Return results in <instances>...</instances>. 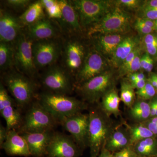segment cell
<instances>
[{
	"label": "cell",
	"instance_id": "cell-1",
	"mask_svg": "<svg viewBox=\"0 0 157 157\" xmlns=\"http://www.w3.org/2000/svg\"><path fill=\"white\" fill-rule=\"evenodd\" d=\"M90 107L89 111L88 147L90 157H98L115 126L110 116L100 104Z\"/></svg>",
	"mask_w": 157,
	"mask_h": 157
},
{
	"label": "cell",
	"instance_id": "cell-2",
	"mask_svg": "<svg viewBox=\"0 0 157 157\" xmlns=\"http://www.w3.org/2000/svg\"><path fill=\"white\" fill-rule=\"evenodd\" d=\"M2 82L20 109L33 103L36 89L33 78L13 69L4 73Z\"/></svg>",
	"mask_w": 157,
	"mask_h": 157
},
{
	"label": "cell",
	"instance_id": "cell-3",
	"mask_svg": "<svg viewBox=\"0 0 157 157\" xmlns=\"http://www.w3.org/2000/svg\"><path fill=\"white\" fill-rule=\"evenodd\" d=\"M38 101L59 121L81 113L88 108V104L74 97L45 92L39 95Z\"/></svg>",
	"mask_w": 157,
	"mask_h": 157
},
{
	"label": "cell",
	"instance_id": "cell-4",
	"mask_svg": "<svg viewBox=\"0 0 157 157\" xmlns=\"http://www.w3.org/2000/svg\"><path fill=\"white\" fill-rule=\"evenodd\" d=\"M118 78L117 72L111 68L76 86L75 89L81 96L83 101L87 104H99L106 93L116 87Z\"/></svg>",
	"mask_w": 157,
	"mask_h": 157
},
{
	"label": "cell",
	"instance_id": "cell-5",
	"mask_svg": "<svg viewBox=\"0 0 157 157\" xmlns=\"http://www.w3.org/2000/svg\"><path fill=\"white\" fill-rule=\"evenodd\" d=\"M132 20V14L114 6L102 19L87 29V35L90 37L96 34H125L130 30Z\"/></svg>",
	"mask_w": 157,
	"mask_h": 157
},
{
	"label": "cell",
	"instance_id": "cell-6",
	"mask_svg": "<svg viewBox=\"0 0 157 157\" xmlns=\"http://www.w3.org/2000/svg\"><path fill=\"white\" fill-rule=\"evenodd\" d=\"M59 122L37 101L33 102L26 113L19 133L52 132Z\"/></svg>",
	"mask_w": 157,
	"mask_h": 157
},
{
	"label": "cell",
	"instance_id": "cell-7",
	"mask_svg": "<svg viewBox=\"0 0 157 157\" xmlns=\"http://www.w3.org/2000/svg\"><path fill=\"white\" fill-rule=\"evenodd\" d=\"M83 31H86L109 13L114 7L113 1L107 0H73Z\"/></svg>",
	"mask_w": 157,
	"mask_h": 157
},
{
	"label": "cell",
	"instance_id": "cell-8",
	"mask_svg": "<svg viewBox=\"0 0 157 157\" xmlns=\"http://www.w3.org/2000/svg\"><path fill=\"white\" fill-rule=\"evenodd\" d=\"M46 68L41 83L47 92L68 95L75 89L73 76L62 65L56 63Z\"/></svg>",
	"mask_w": 157,
	"mask_h": 157
},
{
	"label": "cell",
	"instance_id": "cell-9",
	"mask_svg": "<svg viewBox=\"0 0 157 157\" xmlns=\"http://www.w3.org/2000/svg\"><path fill=\"white\" fill-rule=\"evenodd\" d=\"M79 36H67L63 39L62 66L75 77L81 68L89 48Z\"/></svg>",
	"mask_w": 157,
	"mask_h": 157
},
{
	"label": "cell",
	"instance_id": "cell-10",
	"mask_svg": "<svg viewBox=\"0 0 157 157\" xmlns=\"http://www.w3.org/2000/svg\"><path fill=\"white\" fill-rule=\"evenodd\" d=\"M33 42L24 28L14 43V68L33 79L38 71L35 66L33 55Z\"/></svg>",
	"mask_w": 157,
	"mask_h": 157
},
{
	"label": "cell",
	"instance_id": "cell-11",
	"mask_svg": "<svg viewBox=\"0 0 157 157\" xmlns=\"http://www.w3.org/2000/svg\"><path fill=\"white\" fill-rule=\"evenodd\" d=\"M63 38L34 41L33 55L35 66L38 70L56 63L61 56Z\"/></svg>",
	"mask_w": 157,
	"mask_h": 157
},
{
	"label": "cell",
	"instance_id": "cell-12",
	"mask_svg": "<svg viewBox=\"0 0 157 157\" xmlns=\"http://www.w3.org/2000/svg\"><path fill=\"white\" fill-rule=\"evenodd\" d=\"M109 62L92 46L81 68L74 77L75 87L111 69Z\"/></svg>",
	"mask_w": 157,
	"mask_h": 157
},
{
	"label": "cell",
	"instance_id": "cell-13",
	"mask_svg": "<svg viewBox=\"0 0 157 157\" xmlns=\"http://www.w3.org/2000/svg\"><path fill=\"white\" fill-rule=\"evenodd\" d=\"M59 123L70 133L77 145L83 151L88 147L89 114L79 113L62 118Z\"/></svg>",
	"mask_w": 157,
	"mask_h": 157
},
{
	"label": "cell",
	"instance_id": "cell-14",
	"mask_svg": "<svg viewBox=\"0 0 157 157\" xmlns=\"http://www.w3.org/2000/svg\"><path fill=\"white\" fill-rule=\"evenodd\" d=\"M82 151L71 136L53 132L46 149L47 157H79Z\"/></svg>",
	"mask_w": 157,
	"mask_h": 157
},
{
	"label": "cell",
	"instance_id": "cell-15",
	"mask_svg": "<svg viewBox=\"0 0 157 157\" xmlns=\"http://www.w3.org/2000/svg\"><path fill=\"white\" fill-rule=\"evenodd\" d=\"M25 29L33 41L63 38L64 36L58 21L48 18L47 16Z\"/></svg>",
	"mask_w": 157,
	"mask_h": 157
},
{
	"label": "cell",
	"instance_id": "cell-16",
	"mask_svg": "<svg viewBox=\"0 0 157 157\" xmlns=\"http://www.w3.org/2000/svg\"><path fill=\"white\" fill-rule=\"evenodd\" d=\"M61 9L62 15L57 21L64 35L67 36H80L83 33L77 11L71 1L57 0Z\"/></svg>",
	"mask_w": 157,
	"mask_h": 157
},
{
	"label": "cell",
	"instance_id": "cell-17",
	"mask_svg": "<svg viewBox=\"0 0 157 157\" xmlns=\"http://www.w3.org/2000/svg\"><path fill=\"white\" fill-rule=\"evenodd\" d=\"M24 28L19 17L9 11L1 9L0 42L15 43Z\"/></svg>",
	"mask_w": 157,
	"mask_h": 157
},
{
	"label": "cell",
	"instance_id": "cell-18",
	"mask_svg": "<svg viewBox=\"0 0 157 157\" xmlns=\"http://www.w3.org/2000/svg\"><path fill=\"white\" fill-rule=\"evenodd\" d=\"M126 37L124 34L108 33L96 34L90 38L92 46L109 63L117 48Z\"/></svg>",
	"mask_w": 157,
	"mask_h": 157
},
{
	"label": "cell",
	"instance_id": "cell-19",
	"mask_svg": "<svg viewBox=\"0 0 157 157\" xmlns=\"http://www.w3.org/2000/svg\"><path fill=\"white\" fill-rule=\"evenodd\" d=\"M52 132L42 133H22L21 135L25 138L30 152L33 157H44Z\"/></svg>",
	"mask_w": 157,
	"mask_h": 157
},
{
	"label": "cell",
	"instance_id": "cell-20",
	"mask_svg": "<svg viewBox=\"0 0 157 157\" xmlns=\"http://www.w3.org/2000/svg\"><path fill=\"white\" fill-rule=\"evenodd\" d=\"M0 146L9 155L26 157L31 156L26 141L14 129L9 131L7 139Z\"/></svg>",
	"mask_w": 157,
	"mask_h": 157
},
{
	"label": "cell",
	"instance_id": "cell-21",
	"mask_svg": "<svg viewBox=\"0 0 157 157\" xmlns=\"http://www.w3.org/2000/svg\"><path fill=\"white\" fill-rule=\"evenodd\" d=\"M130 133L127 128L116 126L104 147L113 154L130 146Z\"/></svg>",
	"mask_w": 157,
	"mask_h": 157
},
{
	"label": "cell",
	"instance_id": "cell-22",
	"mask_svg": "<svg viewBox=\"0 0 157 157\" xmlns=\"http://www.w3.org/2000/svg\"><path fill=\"white\" fill-rule=\"evenodd\" d=\"M139 39L135 36H127L115 51L109 63L111 68L118 69L123 62L137 46L140 45Z\"/></svg>",
	"mask_w": 157,
	"mask_h": 157
},
{
	"label": "cell",
	"instance_id": "cell-23",
	"mask_svg": "<svg viewBox=\"0 0 157 157\" xmlns=\"http://www.w3.org/2000/svg\"><path fill=\"white\" fill-rule=\"evenodd\" d=\"M46 15L40 1L31 3L19 18L25 28L32 25L42 19Z\"/></svg>",
	"mask_w": 157,
	"mask_h": 157
},
{
	"label": "cell",
	"instance_id": "cell-24",
	"mask_svg": "<svg viewBox=\"0 0 157 157\" xmlns=\"http://www.w3.org/2000/svg\"><path fill=\"white\" fill-rule=\"evenodd\" d=\"M121 101L120 97L116 87L106 93L99 103L102 109L109 116L113 115L116 117L121 115L119 104Z\"/></svg>",
	"mask_w": 157,
	"mask_h": 157
},
{
	"label": "cell",
	"instance_id": "cell-25",
	"mask_svg": "<svg viewBox=\"0 0 157 157\" xmlns=\"http://www.w3.org/2000/svg\"><path fill=\"white\" fill-rule=\"evenodd\" d=\"M14 43L0 42V69L5 73L14 67Z\"/></svg>",
	"mask_w": 157,
	"mask_h": 157
},
{
	"label": "cell",
	"instance_id": "cell-26",
	"mask_svg": "<svg viewBox=\"0 0 157 157\" xmlns=\"http://www.w3.org/2000/svg\"><path fill=\"white\" fill-rule=\"evenodd\" d=\"M14 101L8 104L0 112L6 121V128L8 131L19 129L22 123L21 114L19 110L14 107Z\"/></svg>",
	"mask_w": 157,
	"mask_h": 157
},
{
	"label": "cell",
	"instance_id": "cell-27",
	"mask_svg": "<svg viewBox=\"0 0 157 157\" xmlns=\"http://www.w3.org/2000/svg\"><path fill=\"white\" fill-rule=\"evenodd\" d=\"M156 141L152 137L138 141L132 146L139 157H153L156 154Z\"/></svg>",
	"mask_w": 157,
	"mask_h": 157
},
{
	"label": "cell",
	"instance_id": "cell-28",
	"mask_svg": "<svg viewBox=\"0 0 157 157\" xmlns=\"http://www.w3.org/2000/svg\"><path fill=\"white\" fill-rule=\"evenodd\" d=\"M150 104L143 100L136 101L130 108V114L135 121L142 123L150 117Z\"/></svg>",
	"mask_w": 157,
	"mask_h": 157
},
{
	"label": "cell",
	"instance_id": "cell-29",
	"mask_svg": "<svg viewBox=\"0 0 157 157\" xmlns=\"http://www.w3.org/2000/svg\"><path fill=\"white\" fill-rule=\"evenodd\" d=\"M126 126L130 133V143L132 146L138 141L154 136L151 131L142 123L132 126L128 124Z\"/></svg>",
	"mask_w": 157,
	"mask_h": 157
},
{
	"label": "cell",
	"instance_id": "cell-30",
	"mask_svg": "<svg viewBox=\"0 0 157 157\" xmlns=\"http://www.w3.org/2000/svg\"><path fill=\"white\" fill-rule=\"evenodd\" d=\"M136 93L131 82L127 79L123 78L121 82V101L129 108H131L135 102Z\"/></svg>",
	"mask_w": 157,
	"mask_h": 157
},
{
	"label": "cell",
	"instance_id": "cell-31",
	"mask_svg": "<svg viewBox=\"0 0 157 157\" xmlns=\"http://www.w3.org/2000/svg\"><path fill=\"white\" fill-rule=\"evenodd\" d=\"M141 51L142 46L140 44L133 50L126 58L125 59L120 67L117 69V73L119 78L126 76L127 70L128 69L129 66L135 57L137 56L138 54L141 53Z\"/></svg>",
	"mask_w": 157,
	"mask_h": 157
},
{
	"label": "cell",
	"instance_id": "cell-32",
	"mask_svg": "<svg viewBox=\"0 0 157 157\" xmlns=\"http://www.w3.org/2000/svg\"><path fill=\"white\" fill-rule=\"evenodd\" d=\"M143 45L146 53L150 56H157V34L151 33L144 36Z\"/></svg>",
	"mask_w": 157,
	"mask_h": 157
},
{
	"label": "cell",
	"instance_id": "cell-33",
	"mask_svg": "<svg viewBox=\"0 0 157 157\" xmlns=\"http://www.w3.org/2000/svg\"><path fill=\"white\" fill-rule=\"evenodd\" d=\"M113 2L114 6L126 11L128 10L137 11L140 9L143 2V1L140 0H116Z\"/></svg>",
	"mask_w": 157,
	"mask_h": 157
},
{
	"label": "cell",
	"instance_id": "cell-34",
	"mask_svg": "<svg viewBox=\"0 0 157 157\" xmlns=\"http://www.w3.org/2000/svg\"><path fill=\"white\" fill-rule=\"evenodd\" d=\"M137 97L142 100H147L154 97L156 94L155 88L147 80L145 86L135 92Z\"/></svg>",
	"mask_w": 157,
	"mask_h": 157
},
{
	"label": "cell",
	"instance_id": "cell-35",
	"mask_svg": "<svg viewBox=\"0 0 157 157\" xmlns=\"http://www.w3.org/2000/svg\"><path fill=\"white\" fill-rule=\"evenodd\" d=\"M32 1L29 0H7L5 1L6 6L15 11H21L29 6Z\"/></svg>",
	"mask_w": 157,
	"mask_h": 157
},
{
	"label": "cell",
	"instance_id": "cell-36",
	"mask_svg": "<svg viewBox=\"0 0 157 157\" xmlns=\"http://www.w3.org/2000/svg\"><path fill=\"white\" fill-rule=\"evenodd\" d=\"M45 11L47 17L51 19L57 21L61 18L62 10L57 0L56 4L54 6L45 10Z\"/></svg>",
	"mask_w": 157,
	"mask_h": 157
},
{
	"label": "cell",
	"instance_id": "cell-37",
	"mask_svg": "<svg viewBox=\"0 0 157 157\" xmlns=\"http://www.w3.org/2000/svg\"><path fill=\"white\" fill-rule=\"evenodd\" d=\"M137 17L152 21L157 19V8L140 9L137 11Z\"/></svg>",
	"mask_w": 157,
	"mask_h": 157
},
{
	"label": "cell",
	"instance_id": "cell-38",
	"mask_svg": "<svg viewBox=\"0 0 157 157\" xmlns=\"http://www.w3.org/2000/svg\"><path fill=\"white\" fill-rule=\"evenodd\" d=\"M134 27L139 33L142 35L146 36L147 34L151 33L154 31V29L147 26L143 23L140 20L139 17L136 18L135 23H134Z\"/></svg>",
	"mask_w": 157,
	"mask_h": 157
},
{
	"label": "cell",
	"instance_id": "cell-39",
	"mask_svg": "<svg viewBox=\"0 0 157 157\" xmlns=\"http://www.w3.org/2000/svg\"><path fill=\"white\" fill-rule=\"evenodd\" d=\"M113 157H139L135 152L133 146L130 145L113 154Z\"/></svg>",
	"mask_w": 157,
	"mask_h": 157
},
{
	"label": "cell",
	"instance_id": "cell-40",
	"mask_svg": "<svg viewBox=\"0 0 157 157\" xmlns=\"http://www.w3.org/2000/svg\"><path fill=\"white\" fill-rule=\"evenodd\" d=\"M141 55V52L138 54L135 57L133 61L131 63V65L129 66L128 69L127 70L126 76L130 73H137L139 70L141 69L140 67V61Z\"/></svg>",
	"mask_w": 157,
	"mask_h": 157
},
{
	"label": "cell",
	"instance_id": "cell-41",
	"mask_svg": "<svg viewBox=\"0 0 157 157\" xmlns=\"http://www.w3.org/2000/svg\"><path fill=\"white\" fill-rule=\"evenodd\" d=\"M151 131L154 135H157V117L152 118L150 120L142 123Z\"/></svg>",
	"mask_w": 157,
	"mask_h": 157
},
{
	"label": "cell",
	"instance_id": "cell-42",
	"mask_svg": "<svg viewBox=\"0 0 157 157\" xmlns=\"http://www.w3.org/2000/svg\"><path fill=\"white\" fill-rule=\"evenodd\" d=\"M151 59L150 56L146 52L142 55L140 61L141 69L146 71L148 67L150 62Z\"/></svg>",
	"mask_w": 157,
	"mask_h": 157
},
{
	"label": "cell",
	"instance_id": "cell-43",
	"mask_svg": "<svg viewBox=\"0 0 157 157\" xmlns=\"http://www.w3.org/2000/svg\"><path fill=\"white\" fill-rule=\"evenodd\" d=\"M152 8H157V0L143 1V2H142L141 7H140L139 10H140V9H152Z\"/></svg>",
	"mask_w": 157,
	"mask_h": 157
},
{
	"label": "cell",
	"instance_id": "cell-44",
	"mask_svg": "<svg viewBox=\"0 0 157 157\" xmlns=\"http://www.w3.org/2000/svg\"><path fill=\"white\" fill-rule=\"evenodd\" d=\"M9 131L7 128L0 125V146L5 142L8 137Z\"/></svg>",
	"mask_w": 157,
	"mask_h": 157
},
{
	"label": "cell",
	"instance_id": "cell-45",
	"mask_svg": "<svg viewBox=\"0 0 157 157\" xmlns=\"http://www.w3.org/2000/svg\"><path fill=\"white\" fill-rule=\"evenodd\" d=\"M147 79L142 80H137L134 82H131L132 87L137 90H139L143 88L146 84Z\"/></svg>",
	"mask_w": 157,
	"mask_h": 157
},
{
	"label": "cell",
	"instance_id": "cell-46",
	"mask_svg": "<svg viewBox=\"0 0 157 157\" xmlns=\"http://www.w3.org/2000/svg\"><path fill=\"white\" fill-rule=\"evenodd\" d=\"M98 157H113V154L104 147L101 151Z\"/></svg>",
	"mask_w": 157,
	"mask_h": 157
},
{
	"label": "cell",
	"instance_id": "cell-47",
	"mask_svg": "<svg viewBox=\"0 0 157 157\" xmlns=\"http://www.w3.org/2000/svg\"><path fill=\"white\" fill-rule=\"evenodd\" d=\"M140 18V17H139ZM140 20L145 25L150 27L153 28L155 26V23L154 21L151 20L147 19H144V18H140Z\"/></svg>",
	"mask_w": 157,
	"mask_h": 157
},
{
	"label": "cell",
	"instance_id": "cell-48",
	"mask_svg": "<svg viewBox=\"0 0 157 157\" xmlns=\"http://www.w3.org/2000/svg\"><path fill=\"white\" fill-rule=\"evenodd\" d=\"M150 105L151 107L150 117H154L156 116V114L155 106L153 102H151V104H150Z\"/></svg>",
	"mask_w": 157,
	"mask_h": 157
},
{
	"label": "cell",
	"instance_id": "cell-49",
	"mask_svg": "<svg viewBox=\"0 0 157 157\" xmlns=\"http://www.w3.org/2000/svg\"><path fill=\"white\" fill-rule=\"evenodd\" d=\"M136 76L137 80H142V79H146L145 75L142 72L136 73Z\"/></svg>",
	"mask_w": 157,
	"mask_h": 157
},
{
	"label": "cell",
	"instance_id": "cell-50",
	"mask_svg": "<svg viewBox=\"0 0 157 157\" xmlns=\"http://www.w3.org/2000/svg\"><path fill=\"white\" fill-rule=\"evenodd\" d=\"M154 67V61L152 59L151 60L150 62L149 65L147 70H146V72L147 73H150L151 72L152 70H153Z\"/></svg>",
	"mask_w": 157,
	"mask_h": 157
},
{
	"label": "cell",
	"instance_id": "cell-51",
	"mask_svg": "<svg viewBox=\"0 0 157 157\" xmlns=\"http://www.w3.org/2000/svg\"><path fill=\"white\" fill-rule=\"evenodd\" d=\"M153 74H154V75L155 78L156 80V81H157L156 89H157V74H155V73H153Z\"/></svg>",
	"mask_w": 157,
	"mask_h": 157
},
{
	"label": "cell",
	"instance_id": "cell-52",
	"mask_svg": "<svg viewBox=\"0 0 157 157\" xmlns=\"http://www.w3.org/2000/svg\"><path fill=\"white\" fill-rule=\"evenodd\" d=\"M152 102L153 103V104H154L155 106L156 109V116L157 117V106L156 104L155 103L154 101H153V102Z\"/></svg>",
	"mask_w": 157,
	"mask_h": 157
},
{
	"label": "cell",
	"instance_id": "cell-53",
	"mask_svg": "<svg viewBox=\"0 0 157 157\" xmlns=\"http://www.w3.org/2000/svg\"><path fill=\"white\" fill-rule=\"evenodd\" d=\"M154 29V31L157 32V25H155Z\"/></svg>",
	"mask_w": 157,
	"mask_h": 157
},
{
	"label": "cell",
	"instance_id": "cell-54",
	"mask_svg": "<svg viewBox=\"0 0 157 157\" xmlns=\"http://www.w3.org/2000/svg\"><path fill=\"white\" fill-rule=\"evenodd\" d=\"M155 25H157V19L154 21Z\"/></svg>",
	"mask_w": 157,
	"mask_h": 157
}]
</instances>
